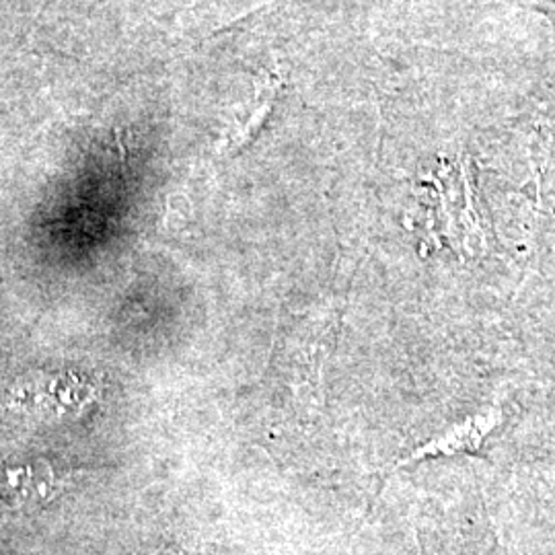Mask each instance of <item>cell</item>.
Here are the masks:
<instances>
[{"mask_svg":"<svg viewBox=\"0 0 555 555\" xmlns=\"http://www.w3.org/2000/svg\"><path fill=\"white\" fill-rule=\"evenodd\" d=\"M62 488V477L46 463L0 467V516L21 515L48 502Z\"/></svg>","mask_w":555,"mask_h":555,"instance_id":"obj_1","label":"cell"},{"mask_svg":"<svg viewBox=\"0 0 555 555\" xmlns=\"http://www.w3.org/2000/svg\"><path fill=\"white\" fill-rule=\"evenodd\" d=\"M481 424H483L481 417H479V420H472V422H467L465 426H459L453 433H449L447 437L438 438L433 444H428L426 449H422V451H420L416 456H412V459L453 455V453H459V451H465L467 447H474V444H477V442L481 440V437H483L486 430H481Z\"/></svg>","mask_w":555,"mask_h":555,"instance_id":"obj_2","label":"cell"},{"mask_svg":"<svg viewBox=\"0 0 555 555\" xmlns=\"http://www.w3.org/2000/svg\"><path fill=\"white\" fill-rule=\"evenodd\" d=\"M261 101H259L258 109H256V114L249 118V121L238 130L237 137L235 140L231 142V149H233V144H235V149L238 146H245L249 140L254 139L256 134L259 132V128H261V124H263V119L270 116V112H272V105H274V98H276V89H274V82L272 80H268L266 82V93L263 95H259Z\"/></svg>","mask_w":555,"mask_h":555,"instance_id":"obj_3","label":"cell"}]
</instances>
